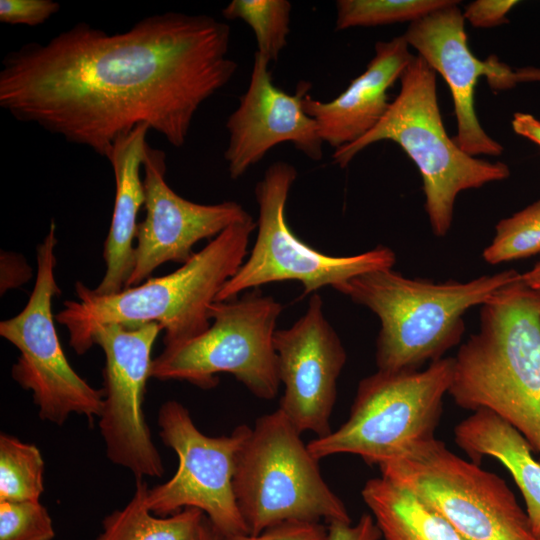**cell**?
Segmentation results:
<instances>
[{
	"label": "cell",
	"instance_id": "cell-1",
	"mask_svg": "<svg viewBox=\"0 0 540 540\" xmlns=\"http://www.w3.org/2000/svg\"><path fill=\"white\" fill-rule=\"evenodd\" d=\"M229 45L230 27L204 14L160 13L114 34L79 22L4 56L0 107L102 157L141 124L180 148L237 70Z\"/></svg>",
	"mask_w": 540,
	"mask_h": 540
},
{
	"label": "cell",
	"instance_id": "cell-2",
	"mask_svg": "<svg viewBox=\"0 0 540 540\" xmlns=\"http://www.w3.org/2000/svg\"><path fill=\"white\" fill-rule=\"evenodd\" d=\"M453 359V401L495 413L540 455V291L522 274L500 288Z\"/></svg>",
	"mask_w": 540,
	"mask_h": 540
},
{
	"label": "cell",
	"instance_id": "cell-3",
	"mask_svg": "<svg viewBox=\"0 0 540 540\" xmlns=\"http://www.w3.org/2000/svg\"><path fill=\"white\" fill-rule=\"evenodd\" d=\"M255 228L252 217L233 224L174 272L115 294L100 295L77 282V300L65 301L55 319L67 328L70 345L78 354L92 347V330L103 324L157 323L165 333L164 347L193 338L210 326L211 305L245 261Z\"/></svg>",
	"mask_w": 540,
	"mask_h": 540
},
{
	"label": "cell",
	"instance_id": "cell-4",
	"mask_svg": "<svg viewBox=\"0 0 540 540\" xmlns=\"http://www.w3.org/2000/svg\"><path fill=\"white\" fill-rule=\"evenodd\" d=\"M520 276L511 269L436 283L387 268L355 276L335 290L378 317L377 370L410 371L444 358L462 339L465 313Z\"/></svg>",
	"mask_w": 540,
	"mask_h": 540
},
{
	"label": "cell",
	"instance_id": "cell-5",
	"mask_svg": "<svg viewBox=\"0 0 540 540\" xmlns=\"http://www.w3.org/2000/svg\"><path fill=\"white\" fill-rule=\"evenodd\" d=\"M400 92L380 122L361 139L334 150L332 159L346 167L363 149L379 141L398 144L419 169L425 211L433 234L445 237L452 225L459 193L510 176L503 162H489L461 150L444 128L436 72L414 56L400 77Z\"/></svg>",
	"mask_w": 540,
	"mask_h": 540
},
{
	"label": "cell",
	"instance_id": "cell-6",
	"mask_svg": "<svg viewBox=\"0 0 540 540\" xmlns=\"http://www.w3.org/2000/svg\"><path fill=\"white\" fill-rule=\"evenodd\" d=\"M301 433L279 410L258 417L236 457L233 490L256 535L285 521L352 523Z\"/></svg>",
	"mask_w": 540,
	"mask_h": 540
},
{
	"label": "cell",
	"instance_id": "cell-7",
	"mask_svg": "<svg viewBox=\"0 0 540 540\" xmlns=\"http://www.w3.org/2000/svg\"><path fill=\"white\" fill-rule=\"evenodd\" d=\"M453 368V357H444L423 369L377 370L363 378L348 419L326 436L311 440L309 452L318 461L352 454L378 466L410 444L435 437Z\"/></svg>",
	"mask_w": 540,
	"mask_h": 540
},
{
	"label": "cell",
	"instance_id": "cell-8",
	"mask_svg": "<svg viewBox=\"0 0 540 540\" xmlns=\"http://www.w3.org/2000/svg\"><path fill=\"white\" fill-rule=\"evenodd\" d=\"M378 467L467 540H538L507 483L435 437L410 444Z\"/></svg>",
	"mask_w": 540,
	"mask_h": 540
},
{
	"label": "cell",
	"instance_id": "cell-9",
	"mask_svg": "<svg viewBox=\"0 0 540 540\" xmlns=\"http://www.w3.org/2000/svg\"><path fill=\"white\" fill-rule=\"evenodd\" d=\"M282 310L279 301L258 289L215 301L210 326L164 347L152 361L150 377L186 381L207 390L218 384L219 373H228L257 398L274 399L281 383L273 340Z\"/></svg>",
	"mask_w": 540,
	"mask_h": 540
},
{
	"label": "cell",
	"instance_id": "cell-10",
	"mask_svg": "<svg viewBox=\"0 0 540 540\" xmlns=\"http://www.w3.org/2000/svg\"><path fill=\"white\" fill-rule=\"evenodd\" d=\"M296 178L297 170L289 162L277 161L265 170L255 187L258 221L254 246L215 301L290 280L302 284L304 296L312 295L322 287L336 289L355 276L395 265V252L384 245L359 254L332 256L300 240L286 219V203Z\"/></svg>",
	"mask_w": 540,
	"mask_h": 540
},
{
	"label": "cell",
	"instance_id": "cell-11",
	"mask_svg": "<svg viewBox=\"0 0 540 540\" xmlns=\"http://www.w3.org/2000/svg\"><path fill=\"white\" fill-rule=\"evenodd\" d=\"M56 224L36 249L37 275L28 302L20 313L0 322V335L19 351L11 376L32 393L39 417L62 425L72 414L89 421L100 417L104 391L91 386L70 365L61 346L52 313V300L61 294L56 279Z\"/></svg>",
	"mask_w": 540,
	"mask_h": 540
},
{
	"label": "cell",
	"instance_id": "cell-12",
	"mask_svg": "<svg viewBox=\"0 0 540 540\" xmlns=\"http://www.w3.org/2000/svg\"><path fill=\"white\" fill-rule=\"evenodd\" d=\"M158 425L162 442L178 457V468L168 481L149 488L150 511L167 517L185 508H197L220 536L249 534L237 507L233 477L237 453L251 427L241 424L228 436H207L176 400L160 407Z\"/></svg>",
	"mask_w": 540,
	"mask_h": 540
},
{
	"label": "cell",
	"instance_id": "cell-13",
	"mask_svg": "<svg viewBox=\"0 0 540 540\" xmlns=\"http://www.w3.org/2000/svg\"><path fill=\"white\" fill-rule=\"evenodd\" d=\"M161 331L157 323H111L96 326L91 333L92 346H100L105 355L99 429L106 455L136 479L161 477L165 471L143 411L152 348Z\"/></svg>",
	"mask_w": 540,
	"mask_h": 540
},
{
	"label": "cell",
	"instance_id": "cell-14",
	"mask_svg": "<svg viewBox=\"0 0 540 540\" xmlns=\"http://www.w3.org/2000/svg\"><path fill=\"white\" fill-rule=\"evenodd\" d=\"M273 342L284 386L278 409L301 434L326 436L347 354L324 314L321 296L312 294L305 313L290 327L277 329Z\"/></svg>",
	"mask_w": 540,
	"mask_h": 540
},
{
	"label": "cell",
	"instance_id": "cell-15",
	"mask_svg": "<svg viewBox=\"0 0 540 540\" xmlns=\"http://www.w3.org/2000/svg\"><path fill=\"white\" fill-rule=\"evenodd\" d=\"M142 167L146 214L137 226L134 264L125 288L141 284L165 263H185L196 243L251 218L235 201L199 204L178 195L165 180V152L148 143Z\"/></svg>",
	"mask_w": 540,
	"mask_h": 540
},
{
	"label": "cell",
	"instance_id": "cell-16",
	"mask_svg": "<svg viewBox=\"0 0 540 540\" xmlns=\"http://www.w3.org/2000/svg\"><path fill=\"white\" fill-rule=\"evenodd\" d=\"M459 3L453 0L410 23L403 37L449 86L457 122L454 141L458 147L473 157L497 156L503 152V147L482 128L475 112L474 92L482 76L493 89L514 86V70L494 56L484 61L475 57L468 46Z\"/></svg>",
	"mask_w": 540,
	"mask_h": 540
},
{
	"label": "cell",
	"instance_id": "cell-17",
	"mask_svg": "<svg viewBox=\"0 0 540 540\" xmlns=\"http://www.w3.org/2000/svg\"><path fill=\"white\" fill-rule=\"evenodd\" d=\"M269 64L255 52L248 87L225 124L224 159L232 179L243 176L281 143H290L314 161L323 155L318 126L302 105L310 84L302 82L294 95L288 94L274 85Z\"/></svg>",
	"mask_w": 540,
	"mask_h": 540
},
{
	"label": "cell",
	"instance_id": "cell-18",
	"mask_svg": "<svg viewBox=\"0 0 540 540\" xmlns=\"http://www.w3.org/2000/svg\"><path fill=\"white\" fill-rule=\"evenodd\" d=\"M413 57L403 35L377 42L365 71L339 96L323 102L307 93L303 109L315 120L323 142L336 150L370 132L388 110V89L400 79Z\"/></svg>",
	"mask_w": 540,
	"mask_h": 540
},
{
	"label": "cell",
	"instance_id": "cell-19",
	"mask_svg": "<svg viewBox=\"0 0 540 540\" xmlns=\"http://www.w3.org/2000/svg\"><path fill=\"white\" fill-rule=\"evenodd\" d=\"M149 130L148 125L141 124L119 136L106 157L115 178V200L109 232L104 242L106 270L98 286L93 289L100 295L122 291L133 269L137 214L145 203L140 167Z\"/></svg>",
	"mask_w": 540,
	"mask_h": 540
},
{
	"label": "cell",
	"instance_id": "cell-20",
	"mask_svg": "<svg viewBox=\"0 0 540 540\" xmlns=\"http://www.w3.org/2000/svg\"><path fill=\"white\" fill-rule=\"evenodd\" d=\"M361 496L383 540H467L411 492L382 476L367 480Z\"/></svg>",
	"mask_w": 540,
	"mask_h": 540
},
{
	"label": "cell",
	"instance_id": "cell-21",
	"mask_svg": "<svg viewBox=\"0 0 540 540\" xmlns=\"http://www.w3.org/2000/svg\"><path fill=\"white\" fill-rule=\"evenodd\" d=\"M148 485L136 479L133 496L102 521L96 540H200L205 514L185 508L167 517L153 514L147 505Z\"/></svg>",
	"mask_w": 540,
	"mask_h": 540
},
{
	"label": "cell",
	"instance_id": "cell-22",
	"mask_svg": "<svg viewBox=\"0 0 540 540\" xmlns=\"http://www.w3.org/2000/svg\"><path fill=\"white\" fill-rule=\"evenodd\" d=\"M478 452L498 460L511 474L525 502L531 528L540 533V462L525 438L511 425L498 421L478 441Z\"/></svg>",
	"mask_w": 540,
	"mask_h": 540
},
{
	"label": "cell",
	"instance_id": "cell-23",
	"mask_svg": "<svg viewBox=\"0 0 540 540\" xmlns=\"http://www.w3.org/2000/svg\"><path fill=\"white\" fill-rule=\"evenodd\" d=\"M44 469L37 446L1 433L0 501L39 500L44 491Z\"/></svg>",
	"mask_w": 540,
	"mask_h": 540
},
{
	"label": "cell",
	"instance_id": "cell-24",
	"mask_svg": "<svg viewBox=\"0 0 540 540\" xmlns=\"http://www.w3.org/2000/svg\"><path fill=\"white\" fill-rule=\"evenodd\" d=\"M292 5L287 0H233L223 10L227 20H242L253 31L257 51L277 62L287 45Z\"/></svg>",
	"mask_w": 540,
	"mask_h": 540
},
{
	"label": "cell",
	"instance_id": "cell-25",
	"mask_svg": "<svg viewBox=\"0 0 540 540\" xmlns=\"http://www.w3.org/2000/svg\"><path fill=\"white\" fill-rule=\"evenodd\" d=\"M453 0H339L336 30L414 22Z\"/></svg>",
	"mask_w": 540,
	"mask_h": 540
},
{
	"label": "cell",
	"instance_id": "cell-26",
	"mask_svg": "<svg viewBox=\"0 0 540 540\" xmlns=\"http://www.w3.org/2000/svg\"><path fill=\"white\" fill-rule=\"evenodd\" d=\"M540 252V200L495 227L491 243L482 252L484 261L491 265L533 256Z\"/></svg>",
	"mask_w": 540,
	"mask_h": 540
},
{
	"label": "cell",
	"instance_id": "cell-27",
	"mask_svg": "<svg viewBox=\"0 0 540 540\" xmlns=\"http://www.w3.org/2000/svg\"><path fill=\"white\" fill-rule=\"evenodd\" d=\"M48 510L39 500L0 501V540H53Z\"/></svg>",
	"mask_w": 540,
	"mask_h": 540
},
{
	"label": "cell",
	"instance_id": "cell-28",
	"mask_svg": "<svg viewBox=\"0 0 540 540\" xmlns=\"http://www.w3.org/2000/svg\"><path fill=\"white\" fill-rule=\"evenodd\" d=\"M60 3L53 0H0V22L38 26L58 13Z\"/></svg>",
	"mask_w": 540,
	"mask_h": 540
},
{
	"label": "cell",
	"instance_id": "cell-29",
	"mask_svg": "<svg viewBox=\"0 0 540 540\" xmlns=\"http://www.w3.org/2000/svg\"><path fill=\"white\" fill-rule=\"evenodd\" d=\"M327 532L320 522L285 521L259 534L220 536L218 540H323Z\"/></svg>",
	"mask_w": 540,
	"mask_h": 540
},
{
	"label": "cell",
	"instance_id": "cell-30",
	"mask_svg": "<svg viewBox=\"0 0 540 540\" xmlns=\"http://www.w3.org/2000/svg\"><path fill=\"white\" fill-rule=\"evenodd\" d=\"M518 4L515 0H476L464 12L465 20L477 28H492L508 22V12Z\"/></svg>",
	"mask_w": 540,
	"mask_h": 540
},
{
	"label": "cell",
	"instance_id": "cell-31",
	"mask_svg": "<svg viewBox=\"0 0 540 540\" xmlns=\"http://www.w3.org/2000/svg\"><path fill=\"white\" fill-rule=\"evenodd\" d=\"M31 266L23 255L11 251H1L0 254V293L5 294L10 289L18 288L31 279Z\"/></svg>",
	"mask_w": 540,
	"mask_h": 540
},
{
	"label": "cell",
	"instance_id": "cell-32",
	"mask_svg": "<svg viewBox=\"0 0 540 540\" xmlns=\"http://www.w3.org/2000/svg\"><path fill=\"white\" fill-rule=\"evenodd\" d=\"M381 533L371 514H362L356 524L331 522L323 540H380Z\"/></svg>",
	"mask_w": 540,
	"mask_h": 540
},
{
	"label": "cell",
	"instance_id": "cell-33",
	"mask_svg": "<svg viewBox=\"0 0 540 540\" xmlns=\"http://www.w3.org/2000/svg\"><path fill=\"white\" fill-rule=\"evenodd\" d=\"M513 131L540 146V120L528 113H515L512 119Z\"/></svg>",
	"mask_w": 540,
	"mask_h": 540
},
{
	"label": "cell",
	"instance_id": "cell-34",
	"mask_svg": "<svg viewBox=\"0 0 540 540\" xmlns=\"http://www.w3.org/2000/svg\"><path fill=\"white\" fill-rule=\"evenodd\" d=\"M514 80L517 83L519 82H531L539 81L540 82V68H520L515 70Z\"/></svg>",
	"mask_w": 540,
	"mask_h": 540
},
{
	"label": "cell",
	"instance_id": "cell-35",
	"mask_svg": "<svg viewBox=\"0 0 540 540\" xmlns=\"http://www.w3.org/2000/svg\"><path fill=\"white\" fill-rule=\"evenodd\" d=\"M523 281L531 288L540 291V261L522 274Z\"/></svg>",
	"mask_w": 540,
	"mask_h": 540
},
{
	"label": "cell",
	"instance_id": "cell-36",
	"mask_svg": "<svg viewBox=\"0 0 540 540\" xmlns=\"http://www.w3.org/2000/svg\"><path fill=\"white\" fill-rule=\"evenodd\" d=\"M219 533L216 531L210 520L205 516L201 529L200 540H218Z\"/></svg>",
	"mask_w": 540,
	"mask_h": 540
},
{
	"label": "cell",
	"instance_id": "cell-37",
	"mask_svg": "<svg viewBox=\"0 0 540 540\" xmlns=\"http://www.w3.org/2000/svg\"><path fill=\"white\" fill-rule=\"evenodd\" d=\"M538 540H540V533L537 535Z\"/></svg>",
	"mask_w": 540,
	"mask_h": 540
}]
</instances>
